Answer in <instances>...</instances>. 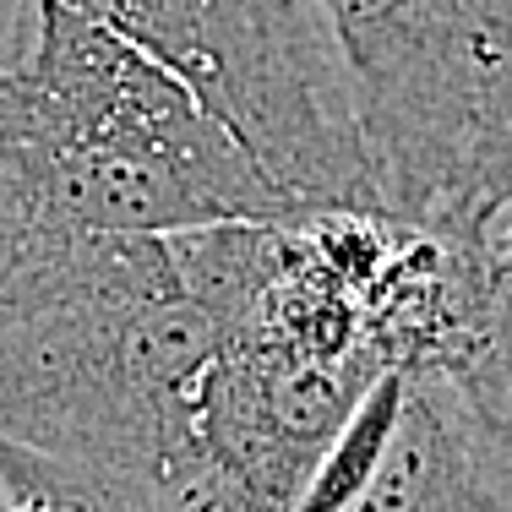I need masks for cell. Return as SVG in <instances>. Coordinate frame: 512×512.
<instances>
[{
    "label": "cell",
    "mask_w": 512,
    "mask_h": 512,
    "mask_svg": "<svg viewBox=\"0 0 512 512\" xmlns=\"http://www.w3.org/2000/svg\"><path fill=\"white\" fill-rule=\"evenodd\" d=\"M382 218L485 240L512 207V0H316Z\"/></svg>",
    "instance_id": "3957f363"
},
{
    "label": "cell",
    "mask_w": 512,
    "mask_h": 512,
    "mask_svg": "<svg viewBox=\"0 0 512 512\" xmlns=\"http://www.w3.org/2000/svg\"><path fill=\"white\" fill-rule=\"evenodd\" d=\"M338 512H512V502L480 474L447 398L404 376L393 447L376 480Z\"/></svg>",
    "instance_id": "5b68a950"
},
{
    "label": "cell",
    "mask_w": 512,
    "mask_h": 512,
    "mask_svg": "<svg viewBox=\"0 0 512 512\" xmlns=\"http://www.w3.org/2000/svg\"><path fill=\"white\" fill-rule=\"evenodd\" d=\"M0 169L71 235L306 224L191 82L66 0L0 60Z\"/></svg>",
    "instance_id": "7a4b0ae2"
},
{
    "label": "cell",
    "mask_w": 512,
    "mask_h": 512,
    "mask_svg": "<svg viewBox=\"0 0 512 512\" xmlns=\"http://www.w3.org/2000/svg\"><path fill=\"white\" fill-rule=\"evenodd\" d=\"M0 491H6L11 512H126L93 485H82L77 474L33 453H17V447H0Z\"/></svg>",
    "instance_id": "9c48e42d"
},
{
    "label": "cell",
    "mask_w": 512,
    "mask_h": 512,
    "mask_svg": "<svg viewBox=\"0 0 512 512\" xmlns=\"http://www.w3.org/2000/svg\"><path fill=\"white\" fill-rule=\"evenodd\" d=\"M218 327L164 235H77L33 311L0 327V447L164 512L197 453Z\"/></svg>",
    "instance_id": "6da1fadb"
},
{
    "label": "cell",
    "mask_w": 512,
    "mask_h": 512,
    "mask_svg": "<svg viewBox=\"0 0 512 512\" xmlns=\"http://www.w3.org/2000/svg\"><path fill=\"white\" fill-rule=\"evenodd\" d=\"M431 387L458 414L463 442H469L480 474L512 502V256L507 251L474 338Z\"/></svg>",
    "instance_id": "8992f818"
},
{
    "label": "cell",
    "mask_w": 512,
    "mask_h": 512,
    "mask_svg": "<svg viewBox=\"0 0 512 512\" xmlns=\"http://www.w3.org/2000/svg\"><path fill=\"white\" fill-rule=\"evenodd\" d=\"M66 6L99 17L104 28L126 33L131 44H142L153 60H164L180 82L202 88V0H66Z\"/></svg>",
    "instance_id": "ba28073f"
},
{
    "label": "cell",
    "mask_w": 512,
    "mask_h": 512,
    "mask_svg": "<svg viewBox=\"0 0 512 512\" xmlns=\"http://www.w3.org/2000/svg\"><path fill=\"white\" fill-rule=\"evenodd\" d=\"M496 246H502V251L512 256V207L502 213V224H496Z\"/></svg>",
    "instance_id": "30bf717a"
},
{
    "label": "cell",
    "mask_w": 512,
    "mask_h": 512,
    "mask_svg": "<svg viewBox=\"0 0 512 512\" xmlns=\"http://www.w3.org/2000/svg\"><path fill=\"white\" fill-rule=\"evenodd\" d=\"M71 229H55L28 191L0 169V327H11L22 311H33L44 278L71 246Z\"/></svg>",
    "instance_id": "52a82bcc"
},
{
    "label": "cell",
    "mask_w": 512,
    "mask_h": 512,
    "mask_svg": "<svg viewBox=\"0 0 512 512\" xmlns=\"http://www.w3.org/2000/svg\"><path fill=\"white\" fill-rule=\"evenodd\" d=\"M0 512H11V502H6V491H0Z\"/></svg>",
    "instance_id": "8fae6325"
},
{
    "label": "cell",
    "mask_w": 512,
    "mask_h": 512,
    "mask_svg": "<svg viewBox=\"0 0 512 512\" xmlns=\"http://www.w3.org/2000/svg\"><path fill=\"white\" fill-rule=\"evenodd\" d=\"M197 99L300 218L382 213L349 109L344 55L316 0H202Z\"/></svg>",
    "instance_id": "277c9868"
}]
</instances>
